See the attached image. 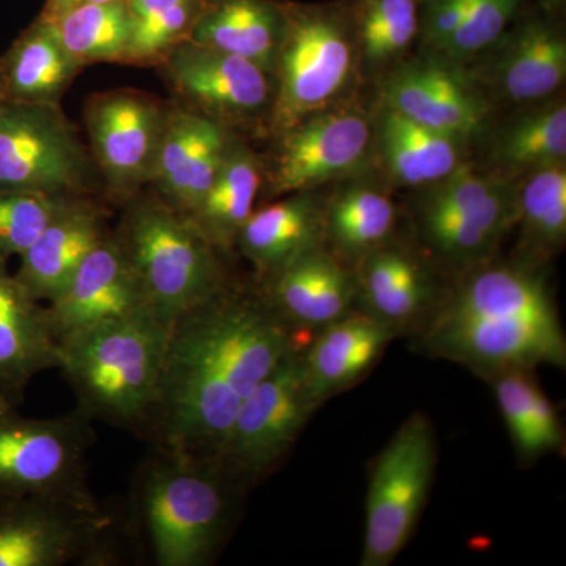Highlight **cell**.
Returning <instances> with one entry per match:
<instances>
[{"instance_id": "e0dca14e", "label": "cell", "mask_w": 566, "mask_h": 566, "mask_svg": "<svg viewBox=\"0 0 566 566\" xmlns=\"http://www.w3.org/2000/svg\"><path fill=\"white\" fill-rule=\"evenodd\" d=\"M375 87L381 106L471 147L494 122V104L464 66L438 55L416 52Z\"/></svg>"}, {"instance_id": "ab89813d", "label": "cell", "mask_w": 566, "mask_h": 566, "mask_svg": "<svg viewBox=\"0 0 566 566\" xmlns=\"http://www.w3.org/2000/svg\"><path fill=\"white\" fill-rule=\"evenodd\" d=\"M109 2H118V0H46L43 10H41L39 20L54 21L55 18L62 17L66 11L77 9V7Z\"/></svg>"}, {"instance_id": "d6986e66", "label": "cell", "mask_w": 566, "mask_h": 566, "mask_svg": "<svg viewBox=\"0 0 566 566\" xmlns=\"http://www.w3.org/2000/svg\"><path fill=\"white\" fill-rule=\"evenodd\" d=\"M234 134L199 112L169 103L148 191L188 216L218 175Z\"/></svg>"}, {"instance_id": "74e56055", "label": "cell", "mask_w": 566, "mask_h": 566, "mask_svg": "<svg viewBox=\"0 0 566 566\" xmlns=\"http://www.w3.org/2000/svg\"><path fill=\"white\" fill-rule=\"evenodd\" d=\"M521 461L539 458L534 430L536 385L531 370H506L488 378Z\"/></svg>"}, {"instance_id": "d4e9b609", "label": "cell", "mask_w": 566, "mask_h": 566, "mask_svg": "<svg viewBox=\"0 0 566 566\" xmlns=\"http://www.w3.org/2000/svg\"><path fill=\"white\" fill-rule=\"evenodd\" d=\"M379 178L371 170L346 178L324 197V248L353 270L397 233L400 212L392 186Z\"/></svg>"}, {"instance_id": "484cf974", "label": "cell", "mask_w": 566, "mask_h": 566, "mask_svg": "<svg viewBox=\"0 0 566 566\" xmlns=\"http://www.w3.org/2000/svg\"><path fill=\"white\" fill-rule=\"evenodd\" d=\"M486 172L509 181L545 167L566 164V103L560 95L545 102L523 104L485 136Z\"/></svg>"}, {"instance_id": "4fadbf2b", "label": "cell", "mask_w": 566, "mask_h": 566, "mask_svg": "<svg viewBox=\"0 0 566 566\" xmlns=\"http://www.w3.org/2000/svg\"><path fill=\"white\" fill-rule=\"evenodd\" d=\"M303 349L285 357L245 398L216 457L245 490L281 465L319 408L305 375Z\"/></svg>"}, {"instance_id": "f546056e", "label": "cell", "mask_w": 566, "mask_h": 566, "mask_svg": "<svg viewBox=\"0 0 566 566\" xmlns=\"http://www.w3.org/2000/svg\"><path fill=\"white\" fill-rule=\"evenodd\" d=\"M263 158L234 134L218 175L188 218L219 252L229 256L262 193Z\"/></svg>"}, {"instance_id": "7402d4cb", "label": "cell", "mask_w": 566, "mask_h": 566, "mask_svg": "<svg viewBox=\"0 0 566 566\" xmlns=\"http://www.w3.org/2000/svg\"><path fill=\"white\" fill-rule=\"evenodd\" d=\"M109 203L99 197H77L65 203L31 248L20 256L17 275L33 300L48 304L112 233Z\"/></svg>"}, {"instance_id": "9a60e30c", "label": "cell", "mask_w": 566, "mask_h": 566, "mask_svg": "<svg viewBox=\"0 0 566 566\" xmlns=\"http://www.w3.org/2000/svg\"><path fill=\"white\" fill-rule=\"evenodd\" d=\"M169 103L139 91H111L85 104L88 148L104 200L125 207L150 185Z\"/></svg>"}, {"instance_id": "ac0fdd59", "label": "cell", "mask_w": 566, "mask_h": 566, "mask_svg": "<svg viewBox=\"0 0 566 566\" xmlns=\"http://www.w3.org/2000/svg\"><path fill=\"white\" fill-rule=\"evenodd\" d=\"M356 308L395 334H416L433 314L442 290L439 271L419 249L397 243L376 249L354 268Z\"/></svg>"}, {"instance_id": "4316f807", "label": "cell", "mask_w": 566, "mask_h": 566, "mask_svg": "<svg viewBox=\"0 0 566 566\" xmlns=\"http://www.w3.org/2000/svg\"><path fill=\"white\" fill-rule=\"evenodd\" d=\"M397 337L390 327L354 307L304 346L308 386L319 406L356 385Z\"/></svg>"}, {"instance_id": "4dcf8cb0", "label": "cell", "mask_w": 566, "mask_h": 566, "mask_svg": "<svg viewBox=\"0 0 566 566\" xmlns=\"http://www.w3.org/2000/svg\"><path fill=\"white\" fill-rule=\"evenodd\" d=\"M81 71L39 18L0 57V81L10 103L61 104Z\"/></svg>"}, {"instance_id": "60d3db41", "label": "cell", "mask_w": 566, "mask_h": 566, "mask_svg": "<svg viewBox=\"0 0 566 566\" xmlns=\"http://www.w3.org/2000/svg\"><path fill=\"white\" fill-rule=\"evenodd\" d=\"M527 2L547 11V13L565 17L566 0H527Z\"/></svg>"}, {"instance_id": "cb8c5ba5", "label": "cell", "mask_w": 566, "mask_h": 566, "mask_svg": "<svg viewBox=\"0 0 566 566\" xmlns=\"http://www.w3.org/2000/svg\"><path fill=\"white\" fill-rule=\"evenodd\" d=\"M374 117L375 167L392 188H427L471 159V145L409 120L389 107L378 104Z\"/></svg>"}, {"instance_id": "f1b7e54d", "label": "cell", "mask_w": 566, "mask_h": 566, "mask_svg": "<svg viewBox=\"0 0 566 566\" xmlns=\"http://www.w3.org/2000/svg\"><path fill=\"white\" fill-rule=\"evenodd\" d=\"M289 0H210L191 40L230 52L274 74Z\"/></svg>"}, {"instance_id": "f35d334b", "label": "cell", "mask_w": 566, "mask_h": 566, "mask_svg": "<svg viewBox=\"0 0 566 566\" xmlns=\"http://www.w3.org/2000/svg\"><path fill=\"white\" fill-rule=\"evenodd\" d=\"M471 0H422L417 52L433 54L463 22Z\"/></svg>"}, {"instance_id": "277c9868", "label": "cell", "mask_w": 566, "mask_h": 566, "mask_svg": "<svg viewBox=\"0 0 566 566\" xmlns=\"http://www.w3.org/2000/svg\"><path fill=\"white\" fill-rule=\"evenodd\" d=\"M170 324L153 311L91 324L59 338V368L76 409L144 436L150 419Z\"/></svg>"}, {"instance_id": "2e32d148", "label": "cell", "mask_w": 566, "mask_h": 566, "mask_svg": "<svg viewBox=\"0 0 566 566\" xmlns=\"http://www.w3.org/2000/svg\"><path fill=\"white\" fill-rule=\"evenodd\" d=\"M565 17L526 0L493 46L464 65L494 106L554 98L566 81Z\"/></svg>"}, {"instance_id": "30bf717a", "label": "cell", "mask_w": 566, "mask_h": 566, "mask_svg": "<svg viewBox=\"0 0 566 566\" xmlns=\"http://www.w3.org/2000/svg\"><path fill=\"white\" fill-rule=\"evenodd\" d=\"M264 161L268 199L318 191L375 169V117L353 102L315 112L274 134Z\"/></svg>"}, {"instance_id": "603a6c76", "label": "cell", "mask_w": 566, "mask_h": 566, "mask_svg": "<svg viewBox=\"0 0 566 566\" xmlns=\"http://www.w3.org/2000/svg\"><path fill=\"white\" fill-rule=\"evenodd\" d=\"M0 256V403L20 408L36 376L57 370L46 304L33 300Z\"/></svg>"}, {"instance_id": "8992f818", "label": "cell", "mask_w": 566, "mask_h": 566, "mask_svg": "<svg viewBox=\"0 0 566 566\" xmlns=\"http://www.w3.org/2000/svg\"><path fill=\"white\" fill-rule=\"evenodd\" d=\"M363 82L348 0H289L268 136L315 112L353 102Z\"/></svg>"}, {"instance_id": "d6a6232c", "label": "cell", "mask_w": 566, "mask_h": 566, "mask_svg": "<svg viewBox=\"0 0 566 566\" xmlns=\"http://www.w3.org/2000/svg\"><path fill=\"white\" fill-rule=\"evenodd\" d=\"M515 182L516 256L547 266L566 243V164L534 170Z\"/></svg>"}, {"instance_id": "8d00e7d4", "label": "cell", "mask_w": 566, "mask_h": 566, "mask_svg": "<svg viewBox=\"0 0 566 566\" xmlns=\"http://www.w3.org/2000/svg\"><path fill=\"white\" fill-rule=\"evenodd\" d=\"M526 0H471L457 32L431 55L468 65L501 39Z\"/></svg>"}, {"instance_id": "ffe728a7", "label": "cell", "mask_w": 566, "mask_h": 566, "mask_svg": "<svg viewBox=\"0 0 566 566\" xmlns=\"http://www.w3.org/2000/svg\"><path fill=\"white\" fill-rule=\"evenodd\" d=\"M55 338L106 322L153 311L114 229L80 264L69 283L46 304Z\"/></svg>"}, {"instance_id": "1f68e13d", "label": "cell", "mask_w": 566, "mask_h": 566, "mask_svg": "<svg viewBox=\"0 0 566 566\" xmlns=\"http://www.w3.org/2000/svg\"><path fill=\"white\" fill-rule=\"evenodd\" d=\"M364 82L378 84L419 46L422 0H348Z\"/></svg>"}, {"instance_id": "6da1fadb", "label": "cell", "mask_w": 566, "mask_h": 566, "mask_svg": "<svg viewBox=\"0 0 566 566\" xmlns=\"http://www.w3.org/2000/svg\"><path fill=\"white\" fill-rule=\"evenodd\" d=\"M304 346L259 283L232 279L170 324L145 438L163 449L218 457L245 398Z\"/></svg>"}, {"instance_id": "5bb4252c", "label": "cell", "mask_w": 566, "mask_h": 566, "mask_svg": "<svg viewBox=\"0 0 566 566\" xmlns=\"http://www.w3.org/2000/svg\"><path fill=\"white\" fill-rule=\"evenodd\" d=\"M156 69L174 102L221 123L230 132L270 134L274 74L230 52L182 41Z\"/></svg>"}, {"instance_id": "5b68a950", "label": "cell", "mask_w": 566, "mask_h": 566, "mask_svg": "<svg viewBox=\"0 0 566 566\" xmlns=\"http://www.w3.org/2000/svg\"><path fill=\"white\" fill-rule=\"evenodd\" d=\"M114 237L156 315L175 318L232 282L227 256L186 214L144 191L123 207Z\"/></svg>"}, {"instance_id": "52a82bcc", "label": "cell", "mask_w": 566, "mask_h": 566, "mask_svg": "<svg viewBox=\"0 0 566 566\" xmlns=\"http://www.w3.org/2000/svg\"><path fill=\"white\" fill-rule=\"evenodd\" d=\"M417 249L439 273L458 277L494 259L516 223V182L486 172L474 159L417 189Z\"/></svg>"}, {"instance_id": "44dd1931", "label": "cell", "mask_w": 566, "mask_h": 566, "mask_svg": "<svg viewBox=\"0 0 566 566\" xmlns=\"http://www.w3.org/2000/svg\"><path fill=\"white\" fill-rule=\"evenodd\" d=\"M256 283L296 333H318L356 307V273L324 245L301 253Z\"/></svg>"}, {"instance_id": "3957f363", "label": "cell", "mask_w": 566, "mask_h": 566, "mask_svg": "<svg viewBox=\"0 0 566 566\" xmlns=\"http://www.w3.org/2000/svg\"><path fill=\"white\" fill-rule=\"evenodd\" d=\"M245 493L218 458L151 446L134 474L126 536L155 566H210Z\"/></svg>"}, {"instance_id": "d590c367", "label": "cell", "mask_w": 566, "mask_h": 566, "mask_svg": "<svg viewBox=\"0 0 566 566\" xmlns=\"http://www.w3.org/2000/svg\"><path fill=\"white\" fill-rule=\"evenodd\" d=\"M69 200L0 188V256L20 259Z\"/></svg>"}, {"instance_id": "9c48e42d", "label": "cell", "mask_w": 566, "mask_h": 566, "mask_svg": "<svg viewBox=\"0 0 566 566\" xmlns=\"http://www.w3.org/2000/svg\"><path fill=\"white\" fill-rule=\"evenodd\" d=\"M0 188L104 199L102 175L91 148L61 104H3Z\"/></svg>"}, {"instance_id": "83f0119b", "label": "cell", "mask_w": 566, "mask_h": 566, "mask_svg": "<svg viewBox=\"0 0 566 566\" xmlns=\"http://www.w3.org/2000/svg\"><path fill=\"white\" fill-rule=\"evenodd\" d=\"M318 245H324V197L307 191L255 208L238 234L234 251L252 264L259 282Z\"/></svg>"}, {"instance_id": "e575fe53", "label": "cell", "mask_w": 566, "mask_h": 566, "mask_svg": "<svg viewBox=\"0 0 566 566\" xmlns=\"http://www.w3.org/2000/svg\"><path fill=\"white\" fill-rule=\"evenodd\" d=\"M210 0H126L132 44L126 65L158 66L174 48L191 40Z\"/></svg>"}, {"instance_id": "7c38bea8", "label": "cell", "mask_w": 566, "mask_h": 566, "mask_svg": "<svg viewBox=\"0 0 566 566\" xmlns=\"http://www.w3.org/2000/svg\"><path fill=\"white\" fill-rule=\"evenodd\" d=\"M115 521L104 510L41 497H0V566H109Z\"/></svg>"}, {"instance_id": "b9f144b4", "label": "cell", "mask_w": 566, "mask_h": 566, "mask_svg": "<svg viewBox=\"0 0 566 566\" xmlns=\"http://www.w3.org/2000/svg\"><path fill=\"white\" fill-rule=\"evenodd\" d=\"M6 92H3L2 81H0V109H2L3 104H6Z\"/></svg>"}, {"instance_id": "836d02e7", "label": "cell", "mask_w": 566, "mask_h": 566, "mask_svg": "<svg viewBox=\"0 0 566 566\" xmlns=\"http://www.w3.org/2000/svg\"><path fill=\"white\" fill-rule=\"evenodd\" d=\"M43 22L82 69L102 62L126 65L128 61L132 17L126 0L77 7Z\"/></svg>"}, {"instance_id": "ba28073f", "label": "cell", "mask_w": 566, "mask_h": 566, "mask_svg": "<svg viewBox=\"0 0 566 566\" xmlns=\"http://www.w3.org/2000/svg\"><path fill=\"white\" fill-rule=\"evenodd\" d=\"M93 444V422L76 408L35 419L0 403V497L41 495L102 510L88 482Z\"/></svg>"}, {"instance_id": "8fae6325", "label": "cell", "mask_w": 566, "mask_h": 566, "mask_svg": "<svg viewBox=\"0 0 566 566\" xmlns=\"http://www.w3.org/2000/svg\"><path fill=\"white\" fill-rule=\"evenodd\" d=\"M436 452L433 423L415 412L376 458L360 565L389 566L408 545L433 483Z\"/></svg>"}, {"instance_id": "7a4b0ae2", "label": "cell", "mask_w": 566, "mask_h": 566, "mask_svg": "<svg viewBox=\"0 0 566 566\" xmlns=\"http://www.w3.org/2000/svg\"><path fill=\"white\" fill-rule=\"evenodd\" d=\"M546 268L515 256L458 275L417 331V348L486 379L538 365L565 368V333Z\"/></svg>"}]
</instances>
